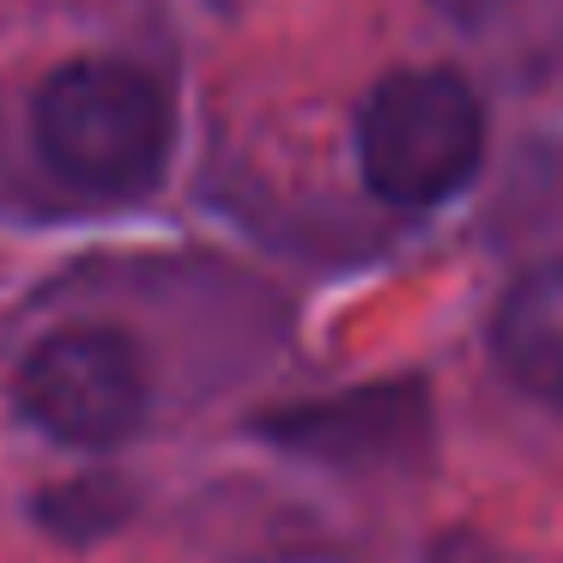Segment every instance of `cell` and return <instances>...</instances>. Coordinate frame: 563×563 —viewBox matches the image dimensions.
<instances>
[{"instance_id":"1","label":"cell","mask_w":563,"mask_h":563,"mask_svg":"<svg viewBox=\"0 0 563 563\" xmlns=\"http://www.w3.org/2000/svg\"><path fill=\"white\" fill-rule=\"evenodd\" d=\"M31 128L43 164L91 200L152 195L170 158V98L134 62H67L43 79Z\"/></svg>"},{"instance_id":"2","label":"cell","mask_w":563,"mask_h":563,"mask_svg":"<svg viewBox=\"0 0 563 563\" xmlns=\"http://www.w3.org/2000/svg\"><path fill=\"white\" fill-rule=\"evenodd\" d=\"M485 158V110L454 74H388L357 110V164L388 207H437Z\"/></svg>"},{"instance_id":"3","label":"cell","mask_w":563,"mask_h":563,"mask_svg":"<svg viewBox=\"0 0 563 563\" xmlns=\"http://www.w3.org/2000/svg\"><path fill=\"white\" fill-rule=\"evenodd\" d=\"M13 400L43 437L67 449H115L146 418V357L122 328H55L25 352Z\"/></svg>"},{"instance_id":"4","label":"cell","mask_w":563,"mask_h":563,"mask_svg":"<svg viewBox=\"0 0 563 563\" xmlns=\"http://www.w3.org/2000/svg\"><path fill=\"white\" fill-rule=\"evenodd\" d=\"M490 352L515 388L563 400V255L527 267L503 291L497 321H490Z\"/></svg>"},{"instance_id":"5","label":"cell","mask_w":563,"mask_h":563,"mask_svg":"<svg viewBox=\"0 0 563 563\" xmlns=\"http://www.w3.org/2000/svg\"><path fill=\"white\" fill-rule=\"evenodd\" d=\"M212 7H243V0H212Z\"/></svg>"}]
</instances>
